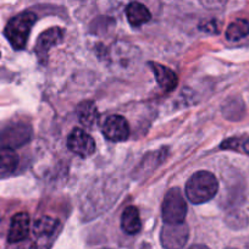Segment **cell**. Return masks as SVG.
<instances>
[{
    "mask_svg": "<svg viewBox=\"0 0 249 249\" xmlns=\"http://www.w3.org/2000/svg\"><path fill=\"white\" fill-rule=\"evenodd\" d=\"M219 182L214 174L209 171H198L186 183V196L193 204H203L216 196Z\"/></svg>",
    "mask_w": 249,
    "mask_h": 249,
    "instance_id": "1",
    "label": "cell"
},
{
    "mask_svg": "<svg viewBox=\"0 0 249 249\" xmlns=\"http://www.w3.org/2000/svg\"><path fill=\"white\" fill-rule=\"evenodd\" d=\"M37 21L36 14L25 11L11 18L6 25L4 35L15 50H21L26 47L31 30Z\"/></svg>",
    "mask_w": 249,
    "mask_h": 249,
    "instance_id": "2",
    "label": "cell"
},
{
    "mask_svg": "<svg viewBox=\"0 0 249 249\" xmlns=\"http://www.w3.org/2000/svg\"><path fill=\"white\" fill-rule=\"evenodd\" d=\"M187 215V203L179 188H171L162 200L161 216L165 224H181Z\"/></svg>",
    "mask_w": 249,
    "mask_h": 249,
    "instance_id": "3",
    "label": "cell"
},
{
    "mask_svg": "<svg viewBox=\"0 0 249 249\" xmlns=\"http://www.w3.org/2000/svg\"><path fill=\"white\" fill-rule=\"evenodd\" d=\"M32 137V128L30 124L18 122L9 124L0 132V144L3 148L16 149L26 143H28Z\"/></svg>",
    "mask_w": 249,
    "mask_h": 249,
    "instance_id": "4",
    "label": "cell"
},
{
    "mask_svg": "<svg viewBox=\"0 0 249 249\" xmlns=\"http://www.w3.org/2000/svg\"><path fill=\"white\" fill-rule=\"evenodd\" d=\"M190 230L184 222L165 224L160 232V242L165 249H181L186 246Z\"/></svg>",
    "mask_w": 249,
    "mask_h": 249,
    "instance_id": "5",
    "label": "cell"
},
{
    "mask_svg": "<svg viewBox=\"0 0 249 249\" xmlns=\"http://www.w3.org/2000/svg\"><path fill=\"white\" fill-rule=\"evenodd\" d=\"M102 132L104 137L111 142H124L130 136V126L124 117L110 115L103 121Z\"/></svg>",
    "mask_w": 249,
    "mask_h": 249,
    "instance_id": "6",
    "label": "cell"
},
{
    "mask_svg": "<svg viewBox=\"0 0 249 249\" xmlns=\"http://www.w3.org/2000/svg\"><path fill=\"white\" fill-rule=\"evenodd\" d=\"M59 221L53 217L43 216L38 219L33 225V234H35V243L32 249H48L49 241L56 232Z\"/></svg>",
    "mask_w": 249,
    "mask_h": 249,
    "instance_id": "7",
    "label": "cell"
},
{
    "mask_svg": "<svg viewBox=\"0 0 249 249\" xmlns=\"http://www.w3.org/2000/svg\"><path fill=\"white\" fill-rule=\"evenodd\" d=\"M64 37H65V31L60 27L49 28L38 37L37 43H36V54L42 64L47 62L49 50L55 45L60 44L64 40Z\"/></svg>",
    "mask_w": 249,
    "mask_h": 249,
    "instance_id": "8",
    "label": "cell"
},
{
    "mask_svg": "<svg viewBox=\"0 0 249 249\" xmlns=\"http://www.w3.org/2000/svg\"><path fill=\"white\" fill-rule=\"evenodd\" d=\"M68 147L75 154L88 158L95 152V142L82 128H75L68 137Z\"/></svg>",
    "mask_w": 249,
    "mask_h": 249,
    "instance_id": "9",
    "label": "cell"
},
{
    "mask_svg": "<svg viewBox=\"0 0 249 249\" xmlns=\"http://www.w3.org/2000/svg\"><path fill=\"white\" fill-rule=\"evenodd\" d=\"M30 234V216L27 213H18L11 219L9 229V243H18L25 241Z\"/></svg>",
    "mask_w": 249,
    "mask_h": 249,
    "instance_id": "10",
    "label": "cell"
},
{
    "mask_svg": "<svg viewBox=\"0 0 249 249\" xmlns=\"http://www.w3.org/2000/svg\"><path fill=\"white\" fill-rule=\"evenodd\" d=\"M148 65L155 75L157 82L165 92H171L176 88L177 83H178V77L171 69L161 65V64H158V62H149Z\"/></svg>",
    "mask_w": 249,
    "mask_h": 249,
    "instance_id": "11",
    "label": "cell"
},
{
    "mask_svg": "<svg viewBox=\"0 0 249 249\" xmlns=\"http://www.w3.org/2000/svg\"><path fill=\"white\" fill-rule=\"evenodd\" d=\"M126 16H127L130 25L133 27H140V26L149 22L150 18H152V14L148 10L147 6L138 3V1L128 4L127 8H126Z\"/></svg>",
    "mask_w": 249,
    "mask_h": 249,
    "instance_id": "12",
    "label": "cell"
},
{
    "mask_svg": "<svg viewBox=\"0 0 249 249\" xmlns=\"http://www.w3.org/2000/svg\"><path fill=\"white\" fill-rule=\"evenodd\" d=\"M121 229L127 234H137L141 231L142 221L137 208L130 205L124 210L121 215Z\"/></svg>",
    "mask_w": 249,
    "mask_h": 249,
    "instance_id": "13",
    "label": "cell"
},
{
    "mask_svg": "<svg viewBox=\"0 0 249 249\" xmlns=\"http://www.w3.org/2000/svg\"><path fill=\"white\" fill-rule=\"evenodd\" d=\"M76 112H77L78 121L87 128H92L93 124L98 121V117H99L97 107L90 100L80 103L77 109H76Z\"/></svg>",
    "mask_w": 249,
    "mask_h": 249,
    "instance_id": "14",
    "label": "cell"
},
{
    "mask_svg": "<svg viewBox=\"0 0 249 249\" xmlns=\"http://www.w3.org/2000/svg\"><path fill=\"white\" fill-rule=\"evenodd\" d=\"M18 166V155L14 149L1 148L0 149V178L10 176Z\"/></svg>",
    "mask_w": 249,
    "mask_h": 249,
    "instance_id": "15",
    "label": "cell"
},
{
    "mask_svg": "<svg viewBox=\"0 0 249 249\" xmlns=\"http://www.w3.org/2000/svg\"><path fill=\"white\" fill-rule=\"evenodd\" d=\"M249 35V21L239 18L230 23L226 30V38L231 42L242 39Z\"/></svg>",
    "mask_w": 249,
    "mask_h": 249,
    "instance_id": "16",
    "label": "cell"
},
{
    "mask_svg": "<svg viewBox=\"0 0 249 249\" xmlns=\"http://www.w3.org/2000/svg\"><path fill=\"white\" fill-rule=\"evenodd\" d=\"M243 103L239 99H236V98L230 99V102L224 105V114L230 120H239L243 116Z\"/></svg>",
    "mask_w": 249,
    "mask_h": 249,
    "instance_id": "17",
    "label": "cell"
},
{
    "mask_svg": "<svg viewBox=\"0 0 249 249\" xmlns=\"http://www.w3.org/2000/svg\"><path fill=\"white\" fill-rule=\"evenodd\" d=\"M227 224L232 229H243V227H246L248 225V217L241 212L233 213L227 219Z\"/></svg>",
    "mask_w": 249,
    "mask_h": 249,
    "instance_id": "18",
    "label": "cell"
},
{
    "mask_svg": "<svg viewBox=\"0 0 249 249\" xmlns=\"http://www.w3.org/2000/svg\"><path fill=\"white\" fill-rule=\"evenodd\" d=\"M226 1L227 0H200V3L209 9L220 8V6L225 5V3H226Z\"/></svg>",
    "mask_w": 249,
    "mask_h": 249,
    "instance_id": "19",
    "label": "cell"
},
{
    "mask_svg": "<svg viewBox=\"0 0 249 249\" xmlns=\"http://www.w3.org/2000/svg\"><path fill=\"white\" fill-rule=\"evenodd\" d=\"M202 30L207 31L209 33H217L219 32V27H217L216 21H210V22L205 23L204 26H202Z\"/></svg>",
    "mask_w": 249,
    "mask_h": 249,
    "instance_id": "20",
    "label": "cell"
},
{
    "mask_svg": "<svg viewBox=\"0 0 249 249\" xmlns=\"http://www.w3.org/2000/svg\"><path fill=\"white\" fill-rule=\"evenodd\" d=\"M242 149H243V152H246L247 154H249V140H247L246 142H243V144H242Z\"/></svg>",
    "mask_w": 249,
    "mask_h": 249,
    "instance_id": "21",
    "label": "cell"
},
{
    "mask_svg": "<svg viewBox=\"0 0 249 249\" xmlns=\"http://www.w3.org/2000/svg\"><path fill=\"white\" fill-rule=\"evenodd\" d=\"M188 249H209L207 246L204 244H193L192 247H190Z\"/></svg>",
    "mask_w": 249,
    "mask_h": 249,
    "instance_id": "22",
    "label": "cell"
},
{
    "mask_svg": "<svg viewBox=\"0 0 249 249\" xmlns=\"http://www.w3.org/2000/svg\"><path fill=\"white\" fill-rule=\"evenodd\" d=\"M246 249H249V239H248V242H247V244H246Z\"/></svg>",
    "mask_w": 249,
    "mask_h": 249,
    "instance_id": "23",
    "label": "cell"
},
{
    "mask_svg": "<svg viewBox=\"0 0 249 249\" xmlns=\"http://www.w3.org/2000/svg\"><path fill=\"white\" fill-rule=\"evenodd\" d=\"M227 249H237V248H227Z\"/></svg>",
    "mask_w": 249,
    "mask_h": 249,
    "instance_id": "24",
    "label": "cell"
},
{
    "mask_svg": "<svg viewBox=\"0 0 249 249\" xmlns=\"http://www.w3.org/2000/svg\"><path fill=\"white\" fill-rule=\"evenodd\" d=\"M103 249H107V248H103Z\"/></svg>",
    "mask_w": 249,
    "mask_h": 249,
    "instance_id": "25",
    "label": "cell"
}]
</instances>
